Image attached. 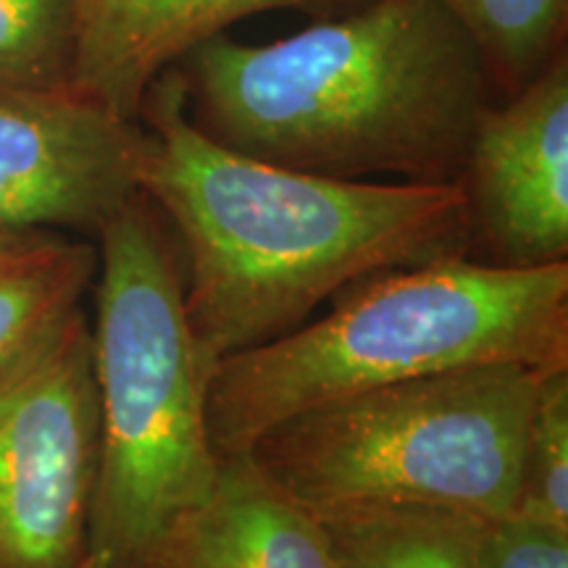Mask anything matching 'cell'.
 I'll return each instance as SVG.
<instances>
[{
    "label": "cell",
    "mask_w": 568,
    "mask_h": 568,
    "mask_svg": "<svg viewBox=\"0 0 568 568\" xmlns=\"http://www.w3.org/2000/svg\"><path fill=\"white\" fill-rule=\"evenodd\" d=\"M140 190L174 232L209 372L308 322L366 276L471 253L458 184L361 182L230 151L190 122L176 67L142 98Z\"/></svg>",
    "instance_id": "1"
},
{
    "label": "cell",
    "mask_w": 568,
    "mask_h": 568,
    "mask_svg": "<svg viewBox=\"0 0 568 568\" xmlns=\"http://www.w3.org/2000/svg\"><path fill=\"white\" fill-rule=\"evenodd\" d=\"M176 71L205 138L335 180L458 184L495 103L477 45L437 0H366L266 45L213 34Z\"/></svg>",
    "instance_id": "2"
},
{
    "label": "cell",
    "mask_w": 568,
    "mask_h": 568,
    "mask_svg": "<svg viewBox=\"0 0 568 568\" xmlns=\"http://www.w3.org/2000/svg\"><path fill=\"white\" fill-rule=\"evenodd\" d=\"M95 355L101 466L88 552L109 568H161L169 537L216 485L209 366L184 308L166 219L132 195L98 232Z\"/></svg>",
    "instance_id": "4"
},
{
    "label": "cell",
    "mask_w": 568,
    "mask_h": 568,
    "mask_svg": "<svg viewBox=\"0 0 568 568\" xmlns=\"http://www.w3.org/2000/svg\"><path fill=\"white\" fill-rule=\"evenodd\" d=\"M98 243L59 230H0V366L90 293Z\"/></svg>",
    "instance_id": "11"
},
{
    "label": "cell",
    "mask_w": 568,
    "mask_h": 568,
    "mask_svg": "<svg viewBox=\"0 0 568 568\" xmlns=\"http://www.w3.org/2000/svg\"><path fill=\"white\" fill-rule=\"evenodd\" d=\"M514 516L568 531V366L539 379Z\"/></svg>",
    "instance_id": "14"
},
{
    "label": "cell",
    "mask_w": 568,
    "mask_h": 568,
    "mask_svg": "<svg viewBox=\"0 0 568 568\" xmlns=\"http://www.w3.org/2000/svg\"><path fill=\"white\" fill-rule=\"evenodd\" d=\"M568 366V261L537 268L466 255L366 276L318 322L211 368L209 435L245 456L284 418L471 366Z\"/></svg>",
    "instance_id": "3"
},
{
    "label": "cell",
    "mask_w": 568,
    "mask_h": 568,
    "mask_svg": "<svg viewBox=\"0 0 568 568\" xmlns=\"http://www.w3.org/2000/svg\"><path fill=\"white\" fill-rule=\"evenodd\" d=\"M542 374L493 364L368 389L284 418L245 456L316 518L437 508L500 521Z\"/></svg>",
    "instance_id": "5"
},
{
    "label": "cell",
    "mask_w": 568,
    "mask_h": 568,
    "mask_svg": "<svg viewBox=\"0 0 568 568\" xmlns=\"http://www.w3.org/2000/svg\"><path fill=\"white\" fill-rule=\"evenodd\" d=\"M77 568H109V566L103 564L101 556H95V552H88V558H84Z\"/></svg>",
    "instance_id": "17"
},
{
    "label": "cell",
    "mask_w": 568,
    "mask_h": 568,
    "mask_svg": "<svg viewBox=\"0 0 568 568\" xmlns=\"http://www.w3.org/2000/svg\"><path fill=\"white\" fill-rule=\"evenodd\" d=\"M366 0H74L71 88L138 122L142 98L197 42L264 11L337 17Z\"/></svg>",
    "instance_id": "9"
},
{
    "label": "cell",
    "mask_w": 568,
    "mask_h": 568,
    "mask_svg": "<svg viewBox=\"0 0 568 568\" xmlns=\"http://www.w3.org/2000/svg\"><path fill=\"white\" fill-rule=\"evenodd\" d=\"M98 466L92 322L80 303L0 366V568L88 558Z\"/></svg>",
    "instance_id": "6"
},
{
    "label": "cell",
    "mask_w": 568,
    "mask_h": 568,
    "mask_svg": "<svg viewBox=\"0 0 568 568\" xmlns=\"http://www.w3.org/2000/svg\"><path fill=\"white\" fill-rule=\"evenodd\" d=\"M474 40L495 101L516 95L566 53L568 0H437Z\"/></svg>",
    "instance_id": "13"
},
{
    "label": "cell",
    "mask_w": 568,
    "mask_h": 568,
    "mask_svg": "<svg viewBox=\"0 0 568 568\" xmlns=\"http://www.w3.org/2000/svg\"><path fill=\"white\" fill-rule=\"evenodd\" d=\"M471 251L489 264L568 261V55L479 116L460 176Z\"/></svg>",
    "instance_id": "8"
},
{
    "label": "cell",
    "mask_w": 568,
    "mask_h": 568,
    "mask_svg": "<svg viewBox=\"0 0 568 568\" xmlns=\"http://www.w3.org/2000/svg\"><path fill=\"white\" fill-rule=\"evenodd\" d=\"M148 132L71 84L0 88V230L95 240L140 193Z\"/></svg>",
    "instance_id": "7"
},
{
    "label": "cell",
    "mask_w": 568,
    "mask_h": 568,
    "mask_svg": "<svg viewBox=\"0 0 568 568\" xmlns=\"http://www.w3.org/2000/svg\"><path fill=\"white\" fill-rule=\"evenodd\" d=\"M161 568H332V552L322 518L251 456H232L211 495L176 524Z\"/></svg>",
    "instance_id": "10"
},
{
    "label": "cell",
    "mask_w": 568,
    "mask_h": 568,
    "mask_svg": "<svg viewBox=\"0 0 568 568\" xmlns=\"http://www.w3.org/2000/svg\"><path fill=\"white\" fill-rule=\"evenodd\" d=\"M74 40V0H0V88H67Z\"/></svg>",
    "instance_id": "15"
},
{
    "label": "cell",
    "mask_w": 568,
    "mask_h": 568,
    "mask_svg": "<svg viewBox=\"0 0 568 568\" xmlns=\"http://www.w3.org/2000/svg\"><path fill=\"white\" fill-rule=\"evenodd\" d=\"M332 568H485L477 516L437 508H389L322 518Z\"/></svg>",
    "instance_id": "12"
},
{
    "label": "cell",
    "mask_w": 568,
    "mask_h": 568,
    "mask_svg": "<svg viewBox=\"0 0 568 568\" xmlns=\"http://www.w3.org/2000/svg\"><path fill=\"white\" fill-rule=\"evenodd\" d=\"M485 568H568V531L508 516L485 529Z\"/></svg>",
    "instance_id": "16"
}]
</instances>
